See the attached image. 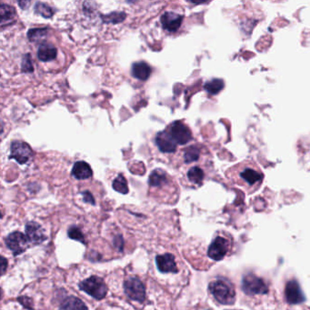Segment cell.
I'll use <instances>...</instances> for the list:
<instances>
[{
	"label": "cell",
	"instance_id": "6da1fadb",
	"mask_svg": "<svg viewBox=\"0 0 310 310\" xmlns=\"http://www.w3.org/2000/svg\"><path fill=\"white\" fill-rule=\"evenodd\" d=\"M226 176L232 183L240 186L250 193L257 190L264 180V173L257 163L252 160H245L229 167Z\"/></svg>",
	"mask_w": 310,
	"mask_h": 310
},
{
	"label": "cell",
	"instance_id": "7a4b0ae2",
	"mask_svg": "<svg viewBox=\"0 0 310 310\" xmlns=\"http://www.w3.org/2000/svg\"><path fill=\"white\" fill-rule=\"evenodd\" d=\"M209 291L217 302L233 305L236 300V291L232 284L226 279H217L209 284Z\"/></svg>",
	"mask_w": 310,
	"mask_h": 310
},
{
	"label": "cell",
	"instance_id": "3957f363",
	"mask_svg": "<svg viewBox=\"0 0 310 310\" xmlns=\"http://www.w3.org/2000/svg\"><path fill=\"white\" fill-rule=\"evenodd\" d=\"M78 286L80 290L86 292V294L90 295L97 300H101L106 297L107 293L106 283L104 282L102 278H98L96 276H92L83 280L79 283Z\"/></svg>",
	"mask_w": 310,
	"mask_h": 310
},
{
	"label": "cell",
	"instance_id": "277c9868",
	"mask_svg": "<svg viewBox=\"0 0 310 310\" xmlns=\"http://www.w3.org/2000/svg\"><path fill=\"white\" fill-rule=\"evenodd\" d=\"M242 290L249 296L265 295L269 292L265 281L253 273L247 274L244 276L242 280Z\"/></svg>",
	"mask_w": 310,
	"mask_h": 310
},
{
	"label": "cell",
	"instance_id": "5b68a950",
	"mask_svg": "<svg viewBox=\"0 0 310 310\" xmlns=\"http://www.w3.org/2000/svg\"><path fill=\"white\" fill-rule=\"evenodd\" d=\"M124 291L132 300L144 302L146 299V287L139 278H131L124 282Z\"/></svg>",
	"mask_w": 310,
	"mask_h": 310
},
{
	"label": "cell",
	"instance_id": "8992f818",
	"mask_svg": "<svg viewBox=\"0 0 310 310\" xmlns=\"http://www.w3.org/2000/svg\"><path fill=\"white\" fill-rule=\"evenodd\" d=\"M33 155L32 149L29 144L23 141H14L10 147V159H15L17 163L26 164L29 162Z\"/></svg>",
	"mask_w": 310,
	"mask_h": 310
},
{
	"label": "cell",
	"instance_id": "52a82bcc",
	"mask_svg": "<svg viewBox=\"0 0 310 310\" xmlns=\"http://www.w3.org/2000/svg\"><path fill=\"white\" fill-rule=\"evenodd\" d=\"M29 239L23 233L13 232L6 238V244L15 256L25 252L29 248Z\"/></svg>",
	"mask_w": 310,
	"mask_h": 310
},
{
	"label": "cell",
	"instance_id": "ba28073f",
	"mask_svg": "<svg viewBox=\"0 0 310 310\" xmlns=\"http://www.w3.org/2000/svg\"><path fill=\"white\" fill-rule=\"evenodd\" d=\"M229 250V241L223 237H216L209 246L208 257L216 261L222 260Z\"/></svg>",
	"mask_w": 310,
	"mask_h": 310
},
{
	"label": "cell",
	"instance_id": "9c48e42d",
	"mask_svg": "<svg viewBox=\"0 0 310 310\" xmlns=\"http://www.w3.org/2000/svg\"><path fill=\"white\" fill-rule=\"evenodd\" d=\"M170 134L175 143L179 145H186L192 140L191 130L181 121H175L172 124Z\"/></svg>",
	"mask_w": 310,
	"mask_h": 310
},
{
	"label": "cell",
	"instance_id": "30bf717a",
	"mask_svg": "<svg viewBox=\"0 0 310 310\" xmlns=\"http://www.w3.org/2000/svg\"><path fill=\"white\" fill-rule=\"evenodd\" d=\"M285 295H286V301L292 305L300 304L306 300L300 285L294 279L286 283Z\"/></svg>",
	"mask_w": 310,
	"mask_h": 310
},
{
	"label": "cell",
	"instance_id": "8fae6325",
	"mask_svg": "<svg viewBox=\"0 0 310 310\" xmlns=\"http://www.w3.org/2000/svg\"><path fill=\"white\" fill-rule=\"evenodd\" d=\"M156 144L159 150L163 153H174L176 151L178 144L172 138L170 132L167 130L161 131L156 137Z\"/></svg>",
	"mask_w": 310,
	"mask_h": 310
},
{
	"label": "cell",
	"instance_id": "7c38bea8",
	"mask_svg": "<svg viewBox=\"0 0 310 310\" xmlns=\"http://www.w3.org/2000/svg\"><path fill=\"white\" fill-rule=\"evenodd\" d=\"M162 28L168 32H176L180 29L183 16L175 12H165L160 17Z\"/></svg>",
	"mask_w": 310,
	"mask_h": 310
},
{
	"label": "cell",
	"instance_id": "4fadbf2b",
	"mask_svg": "<svg viewBox=\"0 0 310 310\" xmlns=\"http://www.w3.org/2000/svg\"><path fill=\"white\" fill-rule=\"evenodd\" d=\"M26 236L29 242L34 245H40L41 243L47 240V237L40 225L34 221L29 222L26 226Z\"/></svg>",
	"mask_w": 310,
	"mask_h": 310
},
{
	"label": "cell",
	"instance_id": "5bb4252c",
	"mask_svg": "<svg viewBox=\"0 0 310 310\" xmlns=\"http://www.w3.org/2000/svg\"><path fill=\"white\" fill-rule=\"evenodd\" d=\"M156 263L161 273H178V267L175 257L171 254L159 255L156 257Z\"/></svg>",
	"mask_w": 310,
	"mask_h": 310
},
{
	"label": "cell",
	"instance_id": "9a60e30c",
	"mask_svg": "<svg viewBox=\"0 0 310 310\" xmlns=\"http://www.w3.org/2000/svg\"><path fill=\"white\" fill-rule=\"evenodd\" d=\"M152 70L150 65L144 61L136 62L132 65L131 74L134 78L146 81L151 75Z\"/></svg>",
	"mask_w": 310,
	"mask_h": 310
},
{
	"label": "cell",
	"instance_id": "2e32d148",
	"mask_svg": "<svg viewBox=\"0 0 310 310\" xmlns=\"http://www.w3.org/2000/svg\"><path fill=\"white\" fill-rule=\"evenodd\" d=\"M72 175L75 179L78 180H87L92 176L93 171L90 164L85 161H78L74 164Z\"/></svg>",
	"mask_w": 310,
	"mask_h": 310
},
{
	"label": "cell",
	"instance_id": "e0dca14e",
	"mask_svg": "<svg viewBox=\"0 0 310 310\" xmlns=\"http://www.w3.org/2000/svg\"><path fill=\"white\" fill-rule=\"evenodd\" d=\"M57 55V49L51 44H41L37 50V57L40 61L49 62L54 60Z\"/></svg>",
	"mask_w": 310,
	"mask_h": 310
},
{
	"label": "cell",
	"instance_id": "ac0fdd59",
	"mask_svg": "<svg viewBox=\"0 0 310 310\" xmlns=\"http://www.w3.org/2000/svg\"><path fill=\"white\" fill-rule=\"evenodd\" d=\"M59 310H88V308L79 298L69 297L62 303Z\"/></svg>",
	"mask_w": 310,
	"mask_h": 310
},
{
	"label": "cell",
	"instance_id": "d6986e66",
	"mask_svg": "<svg viewBox=\"0 0 310 310\" xmlns=\"http://www.w3.org/2000/svg\"><path fill=\"white\" fill-rule=\"evenodd\" d=\"M201 157V147L196 145H191L184 150L183 159L185 163H194L198 161Z\"/></svg>",
	"mask_w": 310,
	"mask_h": 310
},
{
	"label": "cell",
	"instance_id": "ffe728a7",
	"mask_svg": "<svg viewBox=\"0 0 310 310\" xmlns=\"http://www.w3.org/2000/svg\"><path fill=\"white\" fill-rule=\"evenodd\" d=\"M167 182L166 172L162 169H155L151 172L148 179V183L151 187H161Z\"/></svg>",
	"mask_w": 310,
	"mask_h": 310
},
{
	"label": "cell",
	"instance_id": "44dd1931",
	"mask_svg": "<svg viewBox=\"0 0 310 310\" xmlns=\"http://www.w3.org/2000/svg\"><path fill=\"white\" fill-rule=\"evenodd\" d=\"M188 180L194 185H201L205 179V172L201 167L195 166L188 169Z\"/></svg>",
	"mask_w": 310,
	"mask_h": 310
},
{
	"label": "cell",
	"instance_id": "7402d4cb",
	"mask_svg": "<svg viewBox=\"0 0 310 310\" xmlns=\"http://www.w3.org/2000/svg\"><path fill=\"white\" fill-rule=\"evenodd\" d=\"M0 15H1V25L2 27H4L5 24H8V22L14 19V17L16 16V9L10 5L2 3L0 8Z\"/></svg>",
	"mask_w": 310,
	"mask_h": 310
},
{
	"label": "cell",
	"instance_id": "603a6c76",
	"mask_svg": "<svg viewBox=\"0 0 310 310\" xmlns=\"http://www.w3.org/2000/svg\"><path fill=\"white\" fill-rule=\"evenodd\" d=\"M34 11L37 14V15H40V16L45 17V18H50L52 17L55 13V9L52 7H50L46 3L43 2H37L35 7H34Z\"/></svg>",
	"mask_w": 310,
	"mask_h": 310
},
{
	"label": "cell",
	"instance_id": "cb8c5ba5",
	"mask_svg": "<svg viewBox=\"0 0 310 310\" xmlns=\"http://www.w3.org/2000/svg\"><path fill=\"white\" fill-rule=\"evenodd\" d=\"M127 15L125 12H112L107 15L101 16L104 23H112V24H119L126 19Z\"/></svg>",
	"mask_w": 310,
	"mask_h": 310
},
{
	"label": "cell",
	"instance_id": "d4e9b609",
	"mask_svg": "<svg viewBox=\"0 0 310 310\" xmlns=\"http://www.w3.org/2000/svg\"><path fill=\"white\" fill-rule=\"evenodd\" d=\"M112 187H113L116 191L121 193V194H127L128 193V186H127V180L121 174L118 175L115 179L113 183H112Z\"/></svg>",
	"mask_w": 310,
	"mask_h": 310
},
{
	"label": "cell",
	"instance_id": "484cf974",
	"mask_svg": "<svg viewBox=\"0 0 310 310\" xmlns=\"http://www.w3.org/2000/svg\"><path fill=\"white\" fill-rule=\"evenodd\" d=\"M49 30L47 28L45 29H31L28 32V37L31 42H39L44 40Z\"/></svg>",
	"mask_w": 310,
	"mask_h": 310
},
{
	"label": "cell",
	"instance_id": "4316f807",
	"mask_svg": "<svg viewBox=\"0 0 310 310\" xmlns=\"http://www.w3.org/2000/svg\"><path fill=\"white\" fill-rule=\"evenodd\" d=\"M224 83L220 79H213L211 81H208L205 84V90L210 94H216L223 88Z\"/></svg>",
	"mask_w": 310,
	"mask_h": 310
},
{
	"label": "cell",
	"instance_id": "83f0119b",
	"mask_svg": "<svg viewBox=\"0 0 310 310\" xmlns=\"http://www.w3.org/2000/svg\"><path fill=\"white\" fill-rule=\"evenodd\" d=\"M68 235H69V237H70L71 239L79 241V242L84 243V244L86 243L85 237H84V235H83V233H82L81 229L78 228V227H75V226L70 227L69 231H68Z\"/></svg>",
	"mask_w": 310,
	"mask_h": 310
},
{
	"label": "cell",
	"instance_id": "f1b7e54d",
	"mask_svg": "<svg viewBox=\"0 0 310 310\" xmlns=\"http://www.w3.org/2000/svg\"><path fill=\"white\" fill-rule=\"evenodd\" d=\"M21 70L24 73H29V72H33L32 60H31V56L30 54H26L21 62Z\"/></svg>",
	"mask_w": 310,
	"mask_h": 310
},
{
	"label": "cell",
	"instance_id": "f546056e",
	"mask_svg": "<svg viewBox=\"0 0 310 310\" xmlns=\"http://www.w3.org/2000/svg\"><path fill=\"white\" fill-rule=\"evenodd\" d=\"M82 196H83V200L86 203H90L91 205L96 204L95 202L94 197L92 196V194L90 191H84L82 193Z\"/></svg>",
	"mask_w": 310,
	"mask_h": 310
},
{
	"label": "cell",
	"instance_id": "4dcf8cb0",
	"mask_svg": "<svg viewBox=\"0 0 310 310\" xmlns=\"http://www.w3.org/2000/svg\"><path fill=\"white\" fill-rule=\"evenodd\" d=\"M19 301H20V304H22L23 306H26L27 308H29V309H32V306H31V299L29 298H27V297H22V298H19L18 299Z\"/></svg>",
	"mask_w": 310,
	"mask_h": 310
},
{
	"label": "cell",
	"instance_id": "1f68e13d",
	"mask_svg": "<svg viewBox=\"0 0 310 310\" xmlns=\"http://www.w3.org/2000/svg\"><path fill=\"white\" fill-rule=\"evenodd\" d=\"M8 268V261L4 257H1V273L4 274Z\"/></svg>",
	"mask_w": 310,
	"mask_h": 310
},
{
	"label": "cell",
	"instance_id": "d6a6232c",
	"mask_svg": "<svg viewBox=\"0 0 310 310\" xmlns=\"http://www.w3.org/2000/svg\"><path fill=\"white\" fill-rule=\"evenodd\" d=\"M18 5H19V7H20L21 8L27 9V8H29L30 2H29V1H22V2H18Z\"/></svg>",
	"mask_w": 310,
	"mask_h": 310
}]
</instances>
